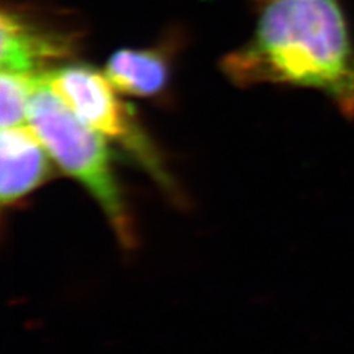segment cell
I'll list each match as a JSON object with an SVG mask.
<instances>
[{
	"instance_id": "obj_1",
	"label": "cell",
	"mask_w": 354,
	"mask_h": 354,
	"mask_svg": "<svg viewBox=\"0 0 354 354\" xmlns=\"http://www.w3.org/2000/svg\"><path fill=\"white\" fill-rule=\"evenodd\" d=\"M221 68L238 86L313 88L354 118V43L337 0H270L250 40Z\"/></svg>"
},
{
	"instance_id": "obj_2",
	"label": "cell",
	"mask_w": 354,
	"mask_h": 354,
	"mask_svg": "<svg viewBox=\"0 0 354 354\" xmlns=\"http://www.w3.org/2000/svg\"><path fill=\"white\" fill-rule=\"evenodd\" d=\"M28 124L52 161L79 182L104 212L123 250L136 247L135 223L111 161V153L96 130L87 126L44 77L37 75L28 106Z\"/></svg>"
},
{
	"instance_id": "obj_3",
	"label": "cell",
	"mask_w": 354,
	"mask_h": 354,
	"mask_svg": "<svg viewBox=\"0 0 354 354\" xmlns=\"http://www.w3.org/2000/svg\"><path fill=\"white\" fill-rule=\"evenodd\" d=\"M44 77L87 126L127 151L165 195L180 201L179 187L161 153L142 129L131 108L121 101L118 91L105 74L86 64L66 62L44 73Z\"/></svg>"
},
{
	"instance_id": "obj_4",
	"label": "cell",
	"mask_w": 354,
	"mask_h": 354,
	"mask_svg": "<svg viewBox=\"0 0 354 354\" xmlns=\"http://www.w3.org/2000/svg\"><path fill=\"white\" fill-rule=\"evenodd\" d=\"M77 50L71 32L48 27L15 9L0 14V70L40 75L50 64L70 59Z\"/></svg>"
},
{
	"instance_id": "obj_5",
	"label": "cell",
	"mask_w": 354,
	"mask_h": 354,
	"mask_svg": "<svg viewBox=\"0 0 354 354\" xmlns=\"http://www.w3.org/2000/svg\"><path fill=\"white\" fill-rule=\"evenodd\" d=\"M50 155L28 123L0 133V201L14 207L52 176Z\"/></svg>"
},
{
	"instance_id": "obj_6",
	"label": "cell",
	"mask_w": 354,
	"mask_h": 354,
	"mask_svg": "<svg viewBox=\"0 0 354 354\" xmlns=\"http://www.w3.org/2000/svg\"><path fill=\"white\" fill-rule=\"evenodd\" d=\"M104 74L120 93L153 97L169 83L170 59L164 48L120 49L109 57Z\"/></svg>"
},
{
	"instance_id": "obj_7",
	"label": "cell",
	"mask_w": 354,
	"mask_h": 354,
	"mask_svg": "<svg viewBox=\"0 0 354 354\" xmlns=\"http://www.w3.org/2000/svg\"><path fill=\"white\" fill-rule=\"evenodd\" d=\"M37 75L0 70V127L28 123V106Z\"/></svg>"
},
{
	"instance_id": "obj_8",
	"label": "cell",
	"mask_w": 354,
	"mask_h": 354,
	"mask_svg": "<svg viewBox=\"0 0 354 354\" xmlns=\"http://www.w3.org/2000/svg\"><path fill=\"white\" fill-rule=\"evenodd\" d=\"M257 2H260V3L266 5V3H268V2H270V0H257Z\"/></svg>"
}]
</instances>
